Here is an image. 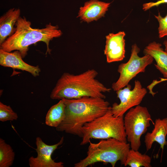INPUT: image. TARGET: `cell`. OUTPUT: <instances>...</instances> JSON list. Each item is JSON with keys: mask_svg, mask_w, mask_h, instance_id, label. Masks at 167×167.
Listing matches in <instances>:
<instances>
[{"mask_svg": "<svg viewBox=\"0 0 167 167\" xmlns=\"http://www.w3.org/2000/svg\"><path fill=\"white\" fill-rule=\"evenodd\" d=\"M140 51L136 44L132 45L129 60L119 65L118 72L120 74L119 77L112 85V88L114 91L116 92L126 86L137 75L144 72L146 67L152 63L154 59L149 55L140 57L138 55Z\"/></svg>", "mask_w": 167, "mask_h": 167, "instance_id": "cell-7", "label": "cell"}, {"mask_svg": "<svg viewBox=\"0 0 167 167\" xmlns=\"http://www.w3.org/2000/svg\"><path fill=\"white\" fill-rule=\"evenodd\" d=\"M81 145L89 143L92 139H106L113 138L127 142L124 123V116L115 117L111 106L103 115L85 124L82 129Z\"/></svg>", "mask_w": 167, "mask_h": 167, "instance_id": "cell-5", "label": "cell"}, {"mask_svg": "<svg viewBox=\"0 0 167 167\" xmlns=\"http://www.w3.org/2000/svg\"><path fill=\"white\" fill-rule=\"evenodd\" d=\"M15 153L11 147L0 138V167H9L14 162Z\"/></svg>", "mask_w": 167, "mask_h": 167, "instance_id": "cell-18", "label": "cell"}, {"mask_svg": "<svg viewBox=\"0 0 167 167\" xmlns=\"http://www.w3.org/2000/svg\"><path fill=\"white\" fill-rule=\"evenodd\" d=\"M161 46V44L153 41L145 47L143 52L144 55H149L153 58L156 62V67L167 79V52Z\"/></svg>", "mask_w": 167, "mask_h": 167, "instance_id": "cell-15", "label": "cell"}, {"mask_svg": "<svg viewBox=\"0 0 167 167\" xmlns=\"http://www.w3.org/2000/svg\"><path fill=\"white\" fill-rule=\"evenodd\" d=\"M66 105L62 99L52 106L45 117V123L49 126L57 128L64 120L65 116Z\"/></svg>", "mask_w": 167, "mask_h": 167, "instance_id": "cell-16", "label": "cell"}, {"mask_svg": "<svg viewBox=\"0 0 167 167\" xmlns=\"http://www.w3.org/2000/svg\"><path fill=\"white\" fill-rule=\"evenodd\" d=\"M87 156L74 164L75 167H87L98 162L110 163L115 167L117 161L124 165L130 144L113 138L102 139L96 143L89 142Z\"/></svg>", "mask_w": 167, "mask_h": 167, "instance_id": "cell-4", "label": "cell"}, {"mask_svg": "<svg viewBox=\"0 0 167 167\" xmlns=\"http://www.w3.org/2000/svg\"><path fill=\"white\" fill-rule=\"evenodd\" d=\"M165 3H167V0H160L156 2H152L144 3L143 4V9L144 11H146L153 7L157 6Z\"/></svg>", "mask_w": 167, "mask_h": 167, "instance_id": "cell-21", "label": "cell"}, {"mask_svg": "<svg viewBox=\"0 0 167 167\" xmlns=\"http://www.w3.org/2000/svg\"><path fill=\"white\" fill-rule=\"evenodd\" d=\"M19 8L9 9L0 18V45L14 32V26L20 17Z\"/></svg>", "mask_w": 167, "mask_h": 167, "instance_id": "cell-14", "label": "cell"}, {"mask_svg": "<svg viewBox=\"0 0 167 167\" xmlns=\"http://www.w3.org/2000/svg\"><path fill=\"white\" fill-rule=\"evenodd\" d=\"M163 44L165 47V50L167 52V40H165L164 41Z\"/></svg>", "mask_w": 167, "mask_h": 167, "instance_id": "cell-22", "label": "cell"}, {"mask_svg": "<svg viewBox=\"0 0 167 167\" xmlns=\"http://www.w3.org/2000/svg\"><path fill=\"white\" fill-rule=\"evenodd\" d=\"M15 25L14 32L0 45V49L9 52L18 50L23 58L27 55L29 46L39 41L46 44V54H50L51 50L49 47L50 41L62 34L58 26L53 25L50 23L46 24L44 28H32L31 22L24 17H20Z\"/></svg>", "mask_w": 167, "mask_h": 167, "instance_id": "cell-3", "label": "cell"}, {"mask_svg": "<svg viewBox=\"0 0 167 167\" xmlns=\"http://www.w3.org/2000/svg\"><path fill=\"white\" fill-rule=\"evenodd\" d=\"M152 121L147 108L138 105L130 109L124 117V123L127 141L131 148L139 150L141 137L147 131Z\"/></svg>", "mask_w": 167, "mask_h": 167, "instance_id": "cell-6", "label": "cell"}, {"mask_svg": "<svg viewBox=\"0 0 167 167\" xmlns=\"http://www.w3.org/2000/svg\"><path fill=\"white\" fill-rule=\"evenodd\" d=\"M159 24L158 28V36L159 38L167 36V14L163 17L160 13L157 15H155Z\"/></svg>", "mask_w": 167, "mask_h": 167, "instance_id": "cell-20", "label": "cell"}, {"mask_svg": "<svg viewBox=\"0 0 167 167\" xmlns=\"http://www.w3.org/2000/svg\"><path fill=\"white\" fill-rule=\"evenodd\" d=\"M64 137L62 136L57 143L49 145L45 143L40 137H37L36 140L37 156H31L28 159V164L30 167H63L62 162H56L51 157L53 152L62 145L64 142Z\"/></svg>", "mask_w": 167, "mask_h": 167, "instance_id": "cell-9", "label": "cell"}, {"mask_svg": "<svg viewBox=\"0 0 167 167\" xmlns=\"http://www.w3.org/2000/svg\"><path fill=\"white\" fill-rule=\"evenodd\" d=\"M18 118L17 114L10 105H7L0 102V121L1 122L13 121L16 120Z\"/></svg>", "mask_w": 167, "mask_h": 167, "instance_id": "cell-19", "label": "cell"}, {"mask_svg": "<svg viewBox=\"0 0 167 167\" xmlns=\"http://www.w3.org/2000/svg\"><path fill=\"white\" fill-rule=\"evenodd\" d=\"M98 74L94 69H89L78 75L64 73L57 81L51 93L53 100L73 99L84 96L105 99L104 93L111 89L105 87L96 79Z\"/></svg>", "mask_w": 167, "mask_h": 167, "instance_id": "cell-2", "label": "cell"}, {"mask_svg": "<svg viewBox=\"0 0 167 167\" xmlns=\"http://www.w3.org/2000/svg\"><path fill=\"white\" fill-rule=\"evenodd\" d=\"M154 127L151 132H147L144 137V143L147 151L150 150L153 143L156 142L160 145L163 151L164 147L167 144L166 140L167 135V118L156 119Z\"/></svg>", "mask_w": 167, "mask_h": 167, "instance_id": "cell-13", "label": "cell"}, {"mask_svg": "<svg viewBox=\"0 0 167 167\" xmlns=\"http://www.w3.org/2000/svg\"><path fill=\"white\" fill-rule=\"evenodd\" d=\"M62 99L66 105L65 116L56 130L81 137L83 126L104 114L110 107L108 101L100 97Z\"/></svg>", "mask_w": 167, "mask_h": 167, "instance_id": "cell-1", "label": "cell"}, {"mask_svg": "<svg viewBox=\"0 0 167 167\" xmlns=\"http://www.w3.org/2000/svg\"><path fill=\"white\" fill-rule=\"evenodd\" d=\"M126 34L123 31L114 34L110 33L106 36V42L104 54L108 63L118 62L125 57Z\"/></svg>", "mask_w": 167, "mask_h": 167, "instance_id": "cell-10", "label": "cell"}, {"mask_svg": "<svg viewBox=\"0 0 167 167\" xmlns=\"http://www.w3.org/2000/svg\"><path fill=\"white\" fill-rule=\"evenodd\" d=\"M22 58L18 50L10 53L0 49V65L1 66L26 71L34 77L39 76L41 70L39 66L31 65L25 62Z\"/></svg>", "mask_w": 167, "mask_h": 167, "instance_id": "cell-11", "label": "cell"}, {"mask_svg": "<svg viewBox=\"0 0 167 167\" xmlns=\"http://www.w3.org/2000/svg\"><path fill=\"white\" fill-rule=\"evenodd\" d=\"M151 158L148 155L142 154L138 150L131 148L127 154L125 166L151 167Z\"/></svg>", "mask_w": 167, "mask_h": 167, "instance_id": "cell-17", "label": "cell"}, {"mask_svg": "<svg viewBox=\"0 0 167 167\" xmlns=\"http://www.w3.org/2000/svg\"><path fill=\"white\" fill-rule=\"evenodd\" d=\"M131 85L128 84L116 91L120 102L114 103L111 107L112 113L115 117L123 116L130 109L139 105L147 92L138 80L135 81L133 89L131 90Z\"/></svg>", "mask_w": 167, "mask_h": 167, "instance_id": "cell-8", "label": "cell"}, {"mask_svg": "<svg viewBox=\"0 0 167 167\" xmlns=\"http://www.w3.org/2000/svg\"><path fill=\"white\" fill-rule=\"evenodd\" d=\"M110 5V3L90 0L80 8L77 17L88 23L97 20L104 16Z\"/></svg>", "mask_w": 167, "mask_h": 167, "instance_id": "cell-12", "label": "cell"}]
</instances>
